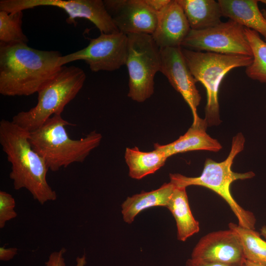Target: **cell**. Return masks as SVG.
Listing matches in <instances>:
<instances>
[{"mask_svg": "<svg viewBox=\"0 0 266 266\" xmlns=\"http://www.w3.org/2000/svg\"><path fill=\"white\" fill-rule=\"evenodd\" d=\"M22 11L8 13L0 10V44L27 43L28 39L22 30Z\"/></svg>", "mask_w": 266, "mask_h": 266, "instance_id": "23", "label": "cell"}, {"mask_svg": "<svg viewBox=\"0 0 266 266\" xmlns=\"http://www.w3.org/2000/svg\"><path fill=\"white\" fill-rule=\"evenodd\" d=\"M222 16L262 34L266 40V19L260 10L258 0H219Z\"/></svg>", "mask_w": 266, "mask_h": 266, "instance_id": "16", "label": "cell"}, {"mask_svg": "<svg viewBox=\"0 0 266 266\" xmlns=\"http://www.w3.org/2000/svg\"><path fill=\"white\" fill-rule=\"evenodd\" d=\"M207 124L202 119L197 124H192L186 133L175 141L165 145L155 143L154 149L165 153L169 158L175 154L195 150L218 152L222 146L216 139L206 132Z\"/></svg>", "mask_w": 266, "mask_h": 266, "instance_id": "15", "label": "cell"}, {"mask_svg": "<svg viewBox=\"0 0 266 266\" xmlns=\"http://www.w3.org/2000/svg\"><path fill=\"white\" fill-rule=\"evenodd\" d=\"M148 6L157 14L162 11L170 0H144Z\"/></svg>", "mask_w": 266, "mask_h": 266, "instance_id": "27", "label": "cell"}, {"mask_svg": "<svg viewBox=\"0 0 266 266\" xmlns=\"http://www.w3.org/2000/svg\"><path fill=\"white\" fill-rule=\"evenodd\" d=\"M107 11L119 31L126 35H152L157 23V14L144 0H104Z\"/></svg>", "mask_w": 266, "mask_h": 266, "instance_id": "12", "label": "cell"}, {"mask_svg": "<svg viewBox=\"0 0 266 266\" xmlns=\"http://www.w3.org/2000/svg\"><path fill=\"white\" fill-rule=\"evenodd\" d=\"M160 72L189 106L193 117V124L199 123L201 118L198 114L197 107L201 98L196 86L197 82L183 55L181 47L160 49Z\"/></svg>", "mask_w": 266, "mask_h": 266, "instance_id": "11", "label": "cell"}, {"mask_svg": "<svg viewBox=\"0 0 266 266\" xmlns=\"http://www.w3.org/2000/svg\"><path fill=\"white\" fill-rule=\"evenodd\" d=\"M229 228L238 236L241 243L245 259L266 265V240L255 230L243 228L230 223Z\"/></svg>", "mask_w": 266, "mask_h": 266, "instance_id": "21", "label": "cell"}, {"mask_svg": "<svg viewBox=\"0 0 266 266\" xmlns=\"http://www.w3.org/2000/svg\"><path fill=\"white\" fill-rule=\"evenodd\" d=\"M58 51L36 49L27 43L0 44V93L29 96L38 91L59 71Z\"/></svg>", "mask_w": 266, "mask_h": 266, "instance_id": "1", "label": "cell"}, {"mask_svg": "<svg viewBox=\"0 0 266 266\" xmlns=\"http://www.w3.org/2000/svg\"><path fill=\"white\" fill-rule=\"evenodd\" d=\"M245 33L253 57L252 63L246 67V74L252 79L266 83V42L253 30L245 28Z\"/></svg>", "mask_w": 266, "mask_h": 266, "instance_id": "22", "label": "cell"}, {"mask_svg": "<svg viewBox=\"0 0 266 266\" xmlns=\"http://www.w3.org/2000/svg\"><path fill=\"white\" fill-rule=\"evenodd\" d=\"M262 12L265 18L266 19V9H263L262 11Z\"/></svg>", "mask_w": 266, "mask_h": 266, "instance_id": "31", "label": "cell"}, {"mask_svg": "<svg viewBox=\"0 0 266 266\" xmlns=\"http://www.w3.org/2000/svg\"><path fill=\"white\" fill-rule=\"evenodd\" d=\"M15 201L10 194L0 191V228L2 229L7 222L17 216L14 210Z\"/></svg>", "mask_w": 266, "mask_h": 266, "instance_id": "24", "label": "cell"}, {"mask_svg": "<svg viewBox=\"0 0 266 266\" xmlns=\"http://www.w3.org/2000/svg\"><path fill=\"white\" fill-rule=\"evenodd\" d=\"M182 8L191 30L200 31L222 22L221 9L214 0H177Z\"/></svg>", "mask_w": 266, "mask_h": 266, "instance_id": "18", "label": "cell"}, {"mask_svg": "<svg viewBox=\"0 0 266 266\" xmlns=\"http://www.w3.org/2000/svg\"><path fill=\"white\" fill-rule=\"evenodd\" d=\"M243 266H266V265L245 259Z\"/></svg>", "mask_w": 266, "mask_h": 266, "instance_id": "29", "label": "cell"}, {"mask_svg": "<svg viewBox=\"0 0 266 266\" xmlns=\"http://www.w3.org/2000/svg\"><path fill=\"white\" fill-rule=\"evenodd\" d=\"M181 47L195 51L252 57L245 27L230 19L207 29L191 30Z\"/></svg>", "mask_w": 266, "mask_h": 266, "instance_id": "8", "label": "cell"}, {"mask_svg": "<svg viewBox=\"0 0 266 266\" xmlns=\"http://www.w3.org/2000/svg\"><path fill=\"white\" fill-rule=\"evenodd\" d=\"M191 258L227 264H242L245 259L238 236L230 229L202 237L194 248Z\"/></svg>", "mask_w": 266, "mask_h": 266, "instance_id": "13", "label": "cell"}, {"mask_svg": "<svg viewBox=\"0 0 266 266\" xmlns=\"http://www.w3.org/2000/svg\"><path fill=\"white\" fill-rule=\"evenodd\" d=\"M260 1L266 4V0H260Z\"/></svg>", "mask_w": 266, "mask_h": 266, "instance_id": "32", "label": "cell"}, {"mask_svg": "<svg viewBox=\"0 0 266 266\" xmlns=\"http://www.w3.org/2000/svg\"><path fill=\"white\" fill-rule=\"evenodd\" d=\"M175 186L170 182L149 192L128 197L121 205L124 221L130 224L142 211L155 206L167 207Z\"/></svg>", "mask_w": 266, "mask_h": 266, "instance_id": "17", "label": "cell"}, {"mask_svg": "<svg viewBox=\"0 0 266 266\" xmlns=\"http://www.w3.org/2000/svg\"><path fill=\"white\" fill-rule=\"evenodd\" d=\"M128 37L121 32L106 34L90 39L85 48L62 56L60 66L72 62L84 61L93 72L112 71L125 65L127 55Z\"/></svg>", "mask_w": 266, "mask_h": 266, "instance_id": "10", "label": "cell"}, {"mask_svg": "<svg viewBox=\"0 0 266 266\" xmlns=\"http://www.w3.org/2000/svg\"><path fill=\"white\" fill-rule=\"evenodd\" d=\"M54 114L38 129L30 133L33 149L44 160L48 169L57 171L73 163L84 162L101 142L102 135L95 131L79 139L70 138L66 126H75Z\"/></svg>", "mask_w": 266, "mask_h": 266, "instance_id": "3", "label": "cell"}, {"mask_svg": "<svg viewBox=\"0 0 266 266\" xmlns=\"http://www.w3.org/2000/svg\"><path fill=\"white\" fill-rule=\"evenodd\" d=\"M124 158L129 167V176L137 180L155 173L165 165L168 158L159 149L143 152L137 147L127 148Z\"/></svg>", "mask_w": 266, "mask_h": 266, "instance_id": "20", "label": "cell"}, {"mask_svg": "<svg viewBox=\"0 0 266 266\" xmlns=\"http://www.w3.org/2000/svg\"><path fill=\"white\" fill-rule=\"evenodd\" d=\"M125 65L129 74L128 96L142 102L154 93V77L160 71V49L150 34H129Z\"/></svg>", "mask_w": 266, "mask_h": 266, "instance_id": "7", "label": "cell"}, {"mask_svg": "<svg viewBox=\"0 0 266 266\" xmlns=\"http://www.w3.org/2000/svg\"><path fill=\"white\" fill-rule=\"evenodd\" d=\"M30 133L12 121L0 122V143L11 164L9 177L14 188L26 189L34 200L43 204L56 200L57 194L47 181L49 169L44 159L32 148Z\"/></svg>", "mask_w": 266, "mask_h": 266, "instance_id": "2", "label": "cell"}, {"mask_svg": "<svg viewBox=\"0 0 266 266\" xmlns=\"http://www.w3.org/2000/svg\"><path fill=\"white\" fill-rule=\"evenodd\" d=\"M181 50L196 82L201 83L206 89L207 102L204 119L207 126L218 125L221 123L218 91L223 79L233 68L249 66L252 62L253 57L201 52L182 47Z\"/></svg>", "mask_w": 266, "mask_h": 266, "instance_id": "6", "label": "cell"}, {"mask_svg": "<svg viewBox=\"0 0 266 266\" xmlns=\"http://www.w3.org/2000/svg\"><path fill=\"white\" fill-rule=\"evenodd\" d=\"M18 249L16 248H5L0 247V260L7 261L12 259L17 254Z\"/></svg>", "mask_w": 266, "mask_h": 266, "instance_id": "28", "label": "cell"}, {"mask_svg": "<svg viewBox=\"0 0 266 266\" xmlns=\"http://www.w3.org/2000/svg\"><path fill=\"white\" fill-rule=\"evenodd\" d=\"M244 143L243 135L239 133L233 138L231 150L224 161L217 162L211 159H206L199 176L187 177L179 173H170L169 178L170 182L176 187L186 188L192 185L200 186L213 191L228 204L237 218L239 226L255 230V215L242 208L234 199L230 191V186L233 182L250 179L255 175L253 171L238 173L232 169L233 160L243 150Z\"/></svg>", "mask_w": 266, "mask_h": 266, "instance_id": "4", "label": "cell"}, {"mask_svg": "<svg viewBox=\"0 0 266 266\" xmlns=\"http://www.w3.org/2000/svg\"><path fill=\"white\" fill-rule=\"evenodd\" d=\"M66 252V249L63 248L58 252L52 253L49 257L48 260L45 263V266H66L63 254ZM76 266H85L86 257L84 255L82 258L77 257Z\"/></svg>", "mask_w": 266, "mask_h": 266, "instance_id": "25", "label": "cell"}, {"mask_svg": "<svg viewBox=\"0 0 266 266\" xmlns=\"http://www.w3.org/2000/svg\"><path fill=\"white\" fill-rule=\"evenodd\" d=\"M243 264H227L219 263L206 262L189 259L186 262L185 266H243Z\"/></svg>", "mask_w": 266, "mask_h": 266, "instance_id": "26", "label": "cell"}, {"mask_svg": "<svg viewBox=\"0 0 266 266\" xmlns=\"http://www.w3.org/2000/svg\"><path fill=\"white\" fill-rule=\"evenodd\" d=\"M260 234L266 240V225L263 226L260 229Z\"/></svg>", "mask_w": 266, "mask_h": 266, "instance_id": "30", "label": "cell"}, {"mask_svg": "<svg viewBox=\"0 0 266 266\" xmlns=\"http://www.w3.org/2000/svg\"><path fill=\"white\" fill-rule=\"evenodd\" d=\"M40 6H51L64 10L68 17L66 22L76 25L75 19L85 18L100 33L119 32L101 0H0V10L8 13L23 11Z\"/></svg>", "mask_w": 266, "mask_h": 266, "instance_id": "9", "label": "cell"}, {"mask_svg": "<svg viewBox=\"0 0 266 266\" xmlns=\"http://www.w3.org/2000/svg\"><path fill=\"white\" fill-rule=\"evenodd\" d=\"M186 188L175 186L166 207L175 219L177 239L181 241H186L200 231L199 223L190 209Z\"/></svg>", "mask_w": 266, "mask_h": 266, "instance_id": "19", "label": "cell"}, {"mask_svg": "<svg viewBox=\"0 0 266 266\" xmlns=\"http://www.w3.org/2000/svg\"><path fill=\"white\" fill-rule=\"evenodd\" d=\"M183 10L177 0H170L157 14V23L151 35L160 49L181 47L191 31Z\"/></svg>", "mask_w": 266, "mask_h": 266, "instance_id": "14", "label": "cell"}, {"mask_svg": "<svg viewBox=\"0 0 266 266\" xmlns=\"http://www.w3.org/2000/svg\"><path fill=\"white\" fill-rule=\"evenodd\" d=\"M85 79V73L81 68L61 66L56 75L38 91L36 105L18 113L12 121L29 132L38 129L53 115H62L65 106L81 90Z\"/></svg>", "mask_w": 266, "mask_h": 266, "instance_id": "5", "label": "cell"}]
</instances>
